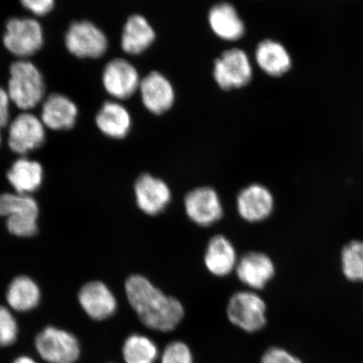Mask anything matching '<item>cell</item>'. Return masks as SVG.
I'll return each instance as SVG.
<instances>
[{"instance_id": "1", "label": "cell", "mask_w": 363, "mask_h": 363, "mask_svg": "<svg viewBox=\"0 0 363 363\" xmlns=\"http://www.w3.org/2000/svg\"><path fill=\"white\" fill-rule=\"evenodd\" d=\"M125 288L131 307L147 328L167 333L183 319L184 310L180 301L167 296L145 277L130 276Z\"/></svg>"}, {"instance_id": "2", "label": "cell", "mask_w": 363, "mask_h": 363, "mask_svg": "<svg viewBox=\"0 0 363 363\" xmlns=\"http://www.w3.org/2000/svg\"><path fill=\"white\" fill-rule=\"evenodd\" d=\"M45 80L34 63L19 59L10 67L7 93L11 101L23 111L39 106L45 96Z\"/></svg>"}, {"instance_id": "3", "label": "cell", "mask_w": 363, "mask_h": 363, "mask_svg": "<svg viewBox=\"0 0 363 363\" xmlns=\"http://www.w3.org/2000/svg\"><path fill=\"white\" fill-rule=\"evenodd\" d=\"M3 44L9 52L18 58L33 56L43 47V26L33 18H12L6 23Z\"/></svg>"}, {"instance_id": "4", "label": "cell", "mask_w": 363, "mask_h": 363, "mask_svg": "<svg viewBox=\"0 0 363 363\" xmlns=\"http://www.w3.org/2000/svg\"><path fill=\"white\" fill-rule=\"evenodd\" d=\"M35 347L48 363H75L80 357L79 340L68 331L48 326L36 335Z\"/></svg>"}, {"instance_id": "5", "label": "cell", "mask_w": 363, "mask_h": 363, "mask_svg": "<svg viewBox=\"0 0 363 363\" xmlns=\"http://www.w3.org/2000/svg\"><path fill=\"white\" fill-rule=\"evenodd\" d=\"M266 303L259 295L252 291H242L230 298L227 316L231 323L252 333L266 325Z\"/></svg>"}, {"instance_id": "6", "label": "cell", "mask_w": 363, "mask_h": 363, "mask_svg": "<svg viewBox=\"0 0 363 363\" xmlns=\"http://www.w3.org/2000/svg\"><path fill=\"white\" fill-rule=\"evenodd\" d=\"M65 45L72 55L79 58H98L108 49L106 34L89 21H77L68 28Z\"/></svg>"}, {"instance_id": "7", "label": "cell", "mask_w": 363, "mask_h": 363, "mask_svg": "<svg viewBox=\"0 0 363 363\" xmlns=\"http://www.w3.org/2000/svg\"><path fill=\"white\" fill-rule=\"evenodd\" d=\"M45 142V126L40 117L23 111L9 126L8 144L11 151L26 155L43 146Z\"/></svg>"}, {"instance_id": "8", "label": "cell", "mask_w": 363, "mask_h": 363, "mask_svg": "<svg viewBox=\"0 0 363 363\" xmlns=\"http://www.w3.org/2000/svg\"><path fill=\"white\" fill-rule=\"evenodd\" d=\"M252 68L246 52L234 48L216 59L214 78L222 89L242 88L252 80Z\"/></svg>"}, {"instance_id": "9", "label": "cell", "mask_w": 363, "mask_h": 363, "mask_svg": "<svg viewBox=\"0 0 363 363\" xmlns=\"http://www.w3.org/2000/svg\"><path fill=\"white\" fill-rule=\"evenodd\" d=\"M184 206L189 219L201 226L215 224L223 216L219 195L210 187L192 190L186 195Z\"/></svg>"}, {"instance_id": "10", "label": "cell", "mask_w": 363, "mask_h": 363, "mask_svg": "<svg viewBox=\"0 0 363 363\" xmlns=\"http://www.w3.org/2000/svg\"><path fill=\"white\" fill-rule=\"evenodd\" d=\"M103 85L111 96L126 99L133 96L140 86V79L135 67L125 59H113L104 67Z\"/></svg>"}, {"instance_id": "11", "label": "cell", "mask_w": 363, "mask_h": 363, "mask_svg": "<svg viewBox=\"0 0 363 363\" xmlns=\"http://www.w3.org/2000/svg\"><path fill=\"white\" fill-rule=\"evenodd\" d=\"M136 203L140 211L148 216H157L165 210L171 201L169 186L151 174L140 175L135 184Z\"/></svg>"}, {"instance_id": "12", "label": "cell", "mask_w": 363, "mask_h": 363, "mask_svg": "<svg viewBox=\"0 0 363 363\" xmlns=\"http://www.w3.org/2000/svg\"><path fill=\"white\" fill-rule=\"evenodd\" d=\"M79 301L86 314L94 320H106L117 310L115 295L101 281L84 285L79 290Z\"/></svg>"}, {"instance_id": "13", "label": "cell", "mask_w": 363, "mask_h": 363, "mask_svg": "<svg viewBox=\"0 0 363 363\" xmlns=\"http://www.w3.org/2000/svg\"><path fill=\"white\" fill-rule=\"evenodd\" d=\"M235 270L240 282L252 289H264L275 275L274 262L259 252L245 254L238 262Z\"/></svg>"}, {"instance_id": "14", "label": "cell", "mask_w": 363, "mask_h": 363, "mask_svg": "<svg viewBox=\"0 0 363 363\" xmlns=\"http://www.w3.org/2000/svg\"><path fill=\"white\" fill-rule=\"evenodd\" d=\"M274 208V196L264 186L254 184L240 192L238 211L248 222H260L269 218Z\"/></svg>"}, {"instance_id": "15", "label": "cell", "mask_w": 363, "mask_h": 363, "mask_svg": "<svg viewBox=\"0 0 363 363\" xmlns=\"http://www.w3.org/2000/svg\"><path fill=\"white\" fill-rule=\"evenodd\" d=\"M140 95L145 107L155 115L170 110L174 103V88L164 76L152 72L140 82Z\"/></svg>"}, {"instance_id": "16", "label": "cell", "mask_w": 363, "mask_h": 363, "mask_svg": "<svg viewBox=\"0 0 363 363\" xmlns=\"http://www.w3.org/2000/svg\"><path fill=\"white\" fill-rule=\"evenodd\" d=\"M78 115V107L72 99L61 94H52L43 101L40 118L45 128L67 130L75 125Z\"/></svg>"}, {"instance_id": "17", "label": "cell", "mask_w": 363, "mask_h": 363, "mask_svg": "<svg viewBox=\"0 0 363 363\" xmlns=\"http://www.w3.org/2000/svg\"><path fill=\"white\" fill-rule=\"evenodd\" d=\"M238 262L233 245L224 235H217L210 240L204 255V264L213 275H229L235 269Z\"/></svg>"}, {"instance_id": "18", "label": "cell", "mask_w": 363, "mask_h": 363, "mask_svg": "<svg viewBox=\"0 0 363 363\" xmlns=\"http://www.w3.org/2000/svg\"><path fill=\"white\" fill-rule=\"evenodd\" d=\"M208 22L215 34L222 40L234 42L242 38L245 25L233 4L220 3L211 8Z\"/></svg>"}, {"instance_id": "19", "label": "cell", "mask_w": 363, "mask_h": 363, "mask_svg": "<svg viewBox=\"0 0 363 363\" xmlns=\"http://www.w3.org/2000/svg\"><path fill=\"white\" fill-rule=\"evenodd\" d=\"M7 179L17 194L30 195L42 185L43 166L31 159L20 157L13 162L7 172Z\"/></svg>"}, {"instance_id": "20", "label": "cell", "mask_w": 363, "mask_h": 363, "mask_svg": "<svg viewBox=\"0 0 363 363\" xmlns=\"http://www.w3.org/2000/svg\"><path fill=\"white\" fill-rule=\"evenodd\" d=\"M96 125L104 135L113 139H122L128 135L131 119L128 111L121 104L108 101L97 113Z\"/></svg>"}, {"instance_id": "21", "label": "cell", "mask_w": 363, "mask_h": 363, "mask_svg": "<svg viewBox=\"0 0 363 363\" xmlns=\"http://www.w3.org/2000/svg\"><path fill=\"white\" fill-rule=\"evenodd\" d=\"M155 31L142 16L134 15L127 20L121 38L122 49L130 55H138L152 44Z\"/></svg>"}, {"instance_id": "22", "label": "cell", "mask_w": 363, "mask_h": 363, "mask_svg": "<svg viewBox=\"0 0 363 363\" xmlns=\"http://www.w3.org/2000/svg\"><path fill=\"white\" fill-rule=\"evenodd\" d=\"M256 61L261 69L272 77L286 74L291 67L292 60L282 44L265 40L257 45Z\"/></svg>"}, {"instance_id": "23", "label": "cell", "mask_w": 363, "mask_h": 363, "mask_svg": "<svg viewBox=\"0 0 363 363\" xmlns=\"http://www.w3.org/2000/svg\"><path fill=\"white\" fill-rule=\"evenodd\" d=\"M40 290L33 279L27 276H19L9 286L6 301L12 310L28 312L40 303Z\"/></svg>"}, {"instance_id": "24", "label": "cell", "mask_w": 363, "mask_h": 363, "mask_svg": "<svg viewBox=\"0 0 363 363\" xmlns=\"http://www.w3.org/2000/svg\"><path fill=\"white\" fill-rule=\"evenodd\" d=\"M122 352L125 363H154L158 356L156 344L139 334L131 335L125 340Z\"/></svg>"}, {"instance_id": "25", "label": "cell", "mask_w": 363, "mask_h": 363, "mask_svg": "<svg viewBox=\"0 0 363 363\" xmlns=\"http://www.w3.org/2000/svg\"><path fill=\"white\" fill-rule=\"evenodd\" d=\"M39 207L30 195L6 193L0 194V217L30 216L38 218Z\"/></svg>"}, {"instance_id": "26", "label": "cell", "mask_w": 363, "mask_h": 363, "mask_svg": "<svg viewBox=\"0 0 363 363\" xmlns=\"http://www.w3.org/2000/svg\"><path fill=\"white\" fill-rule=\"evenodd\" d=\"M343 274L352 282L363 283V242L352 240L342 249Z\"/></svg>"}, {"instance_id": "27", "label": "cell", "mask_w": 363, "mask_h": 363, "mask_svg": "<svg viewBox=\"0 0 363 363\" xmlns=\"http://www.w3.org/2000/svg\"><path fill=\"white\" fill-rule=\"evenodd\" d=\"M19 328L8 308L0 306V347H10L16 342Z\"/></svg>"}, {"instance_id": "28", "label": "cell", "mask_w": 363, "mask_h": 363, "mask_svg": "<svg viewBox=\"0 0 363 363\" xmlns=\"http://www.w3.org/2000/svg\"><path fill=\"white\" fill-rule=\"evenodd\" d=\"M9 233L18 238H31L38 233V218L11 216L6 218Z\"/></svg>"}, {"instance_id": "29", "label": "cell", "mask_w": 363, "mask_h": 363, "mask_svg": "<svg viewBox=\"0 0 363 363\" xmlns=\"http://www.w3.org/2000/svg\"><path fill=\"white\" fill-rule=\"evenodd\" d=\"M162 363H194L191 351L184 342H172L162 353Z\"/></svg>"}, {"instance_id": "30", "label": "cell", "mask_w": 363, "mask_h": 363, "mask_svg": "<svg viewBox=\"0 0 363 363\" xmlns=\"http://www.w3.org/2000/svg\"><path fill=\"white\" fill-rule=\"evenodd\" d=\"M261 363H303L298 357L281 347H271L262 357Z\"/></svg>"}, {"instance_id": "31", "label": "cell", "mask_w": 363, "mask_h": 363, "mask_svg": "<svg viewBox=\"0 0 363 363\" xmlns=\"http://www.w3.org/2000/svg\"><path fill=\"white\" fill-rule=\"evenodd\" d=\"M22 6L36 16H47L55 6V0H20Z\"/></svg>"}, {"instance_id": "32", "label": "cell", "mask_w": 363, "mask_h": 363, "mask_svg": "<svg viewBox=\"0 0 363 363\" xmlns=\"http://www.w3.org/2000/svg\"><path fill=\"white\" fill-rule=\"evenodd\" d=\"M11 99L7 90L0 88V124L6 125L10 119Z\"/></svg>"}, {"instance_id": "33", "label": "cell", "mask_w": 363, "mask_h": 363, "mask_svg": "<svg viewBox=\"0 0 363 363\" xmlns=\"http://www.w3.org/2000/svg\"><path fill=\"white\" fill-rule=\"evenodd\" d=\"M12 363H38L36 362L33 358H31L28 356H20L19 357H17L15 361H13Z\"/></svg>"}, {"instance_id": "34", "label": "cell", "mask_w": 363, "mask_h": 363, "mask_svg": "<svg viewBox=\"0 0 363 363\" xmlns=\"http://www.w3.org/2000/svg\"><path fill=\"white\" fill-rule=\"evenodd\" d=\"M3 125L1 124H0V144H1L2 143V135H1V128H2Z\"/></svg>"}]
</instances>
